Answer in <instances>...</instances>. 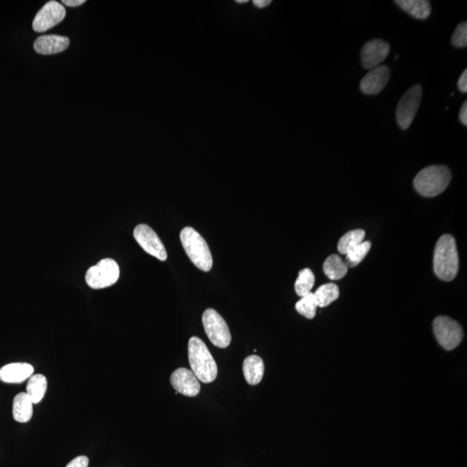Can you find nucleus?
<instances>
[{
  "instance_id": "obj_1",
  "label": "nucleus",
  "mask_w": 467,
  "mask_h": 467,
  "mask_svg": "<svg viewBox=\"0 0 467 467\" xmlns=\"http://www.w3.org/2000/svg\"><path fill=\"white\" fill-rule=\"evenodd\" d=\"M433 270L439 279L451 282L459 271V255L455 239L444 235L436 243L433 255Z\"/></svg>"
},
{
  "instance_id": "obj_2",
  "label": "nucleus",
  "mask_w": 467,
  "mask_h": 467,
  "mask_svg": "<svg viewBox=\"0 0 467 467\" xmlns=\"http://www.w3.org/2000/svg\"><path fill=\"white\" fill-rule=\"evenodd\" d=\"M188 356L192 372L205 383L214 382L218 376V365L203 340L192 337L188 343Z\"/></svg>"
},
{
  "instance_id": "obj_3",
  "label": "nucleus",
  "mask_w": 467,
  "mask_h": 467,
  "mask_svg": "<svg viewBox=\"0 0 467 467\" xmlns=\"http://www.w3.org/2000/svg\"><path fill=\"white\" fill-rule=\"evenodd\" d=\"M451 179L452 173L448 166H430L415 176L413 187L420 195L433 198L448 188Z\"/></svg>"
},
{
  "instance_id": "obj_4",
  "label": "nucleus",
  "mask_w": 467,
  "mask_h": 467,
  "mask_svg": "<svg viewBox=\"0 0 467 467\" xmlns=\"http://www.w3.org/2000/svg\"><path fill=\"white\" fill-rule=\"evenodd\" d=\"M180 240L187 255L196 268L209 272L212 268L213 259L209 246L203 236L192 227H186L180 233Z\"/></svg>"
},
{
  "instance_id": "obj_5",
  "label": "nucleus",
  "mask_w": 467,
  "mask_h": 467,
  "mask_svg": "<svg viewBox=\"0 0 467 467\" xmlns=\"http://www.w3.org/2000/svg\"><path fill=\"white\" fill-rule=\"evenodd\" d=\"M205 331L210 342L218 348H227L231 343L228 325L223 317L214 309H207L202 318Z\"/></svg>"
},
{
  "instance_id": "obj_6",
  "label": "nucleus",
  "mask_w": 467,
  "mask_h": 467,
  "mask_svg": "<svg viewBox=\"0 0 467 467\" xmlns=\"http://www.w3.org/2000/svg\"><path fill=\"white\" fill-rule=\"evenodd\" d=\"M119 277V268L112 259H103L86 273V282L93 289H102L115 284Z\"/></svg>"
},
{
  "instance_id": "obj_7",
  "label": "nucleus",
  "mask_w": 467,
  "mask_h": 467,
  "mask_svg": "<svg viewBox=\"0 0 467 467\" xmlns=\"http://www.w3.org/2000/svg\"><path fill=\"white\" fill-rule=\"evenodd\" d=\"M437 341L442 348L452 350L462 343L464 332L462 326L446 316H439L433 323Z\"/></svg>"
},
{
  "instance_id": "obj_8",
  "label": "nucleus",
  "mask_w": 467,
  "mask_h": 467,
  "mask_svg": "<svg viewBox=\"0 0 467 467\" xmlns=\"http://www.w3.org/2000/svg\"><path fill=\"white\" fill-rule=\"evenodd\" d=\"M422 89L413 85L403 95L397 106L396 119L400 128L408 129L412 124L422 102Z\"/></svg>"
},
{
  "instance_id": "obj_9",
  "label": "nucleus",
  "mask_w": 467,
  "mask_h": 467,
  "mask_svg": "<svg viewBox=\"0 0 467 467\" xmlns=\"http://www.w3.org/2000/svg\"><path fill=\"white\" fill-rule=\"evenodd\" d=\"M133 236L146 253L156 257L159 261H166L168 253H166L165 246L158 235L149 226L146 225L137 226L133 231Z\"/></svg>"
},
{
  "instance_id": "obj_10",
  "label": "nucleus",
  "mask_w": 467,
  "mask_h": 467,
  "mask_svg": "<svg viewBox=\"0 0 467 467\" xmlns=\"http://www.w3.org/2000/svg\"><path fill=\"white\" fill-rule=\"evenodd\" d=\"M66 16L65 8L56 1H49L40 10L33 20L32 27L36 32H43L61 23Z\"/></svg>"
},
{
  "instance_id": "obj_11",
  "label": "nucleus",
  "mask_w": 467,
  "mask_h": 467,
  "mask_svg": "<svg viewBox=\"0 0 467 467\" xmlns=\"http://www.w3.org/2000/svg\"><path fill=\"white\" fill-rule=\"evenodd\" d=\"M390 46L382 39H373L363 45L361 52L362 65L366 69L376 68L388 58Z\"/></svg>"
},
{
  "instance_id": "obj_12",
  "label": "nucleus",
  "mask_w": 467,
  "mask_h": 467,
  "mask_svg": "<svg viewBox=\"0 0 467 467\" xmlns=\"http://www.w3.org/2000/svg\"><path fill=\"white\" fill-rule=\"evenodd\" d=\"M171 383L176 391L189 397L198 396L201 385L194 373L188 369H176L171 376Z\"/></svg>"
},
{
  "instance_id": "obj_13",
  "label": "nucleus",
  "mask_w": 467,
  "mask_h": 467,
  "mask_svg": "<svg viewBox=\"0 0 467 467\" xmlns=\"http://www.w3.org/2000/svg\"><path fill=\"white\" fill-rule=\"evenodd\" d=\"M390 70L388 66L379 65L372 69L360 82V89L365 95H378L388 84Z\"/></svg>"
},
{
  "instance_id": "obj_14",
  "label": "nucleus",
  "mask_w": 467,
  "mask_h": 467,
  "mask_svg": "<svg viewBox=\"0 0 467 467\" xmlns=\"http://www.w3.org/2000/svg\"><path fill=\"white\" fill-rule=\"evenodd\" d=\"M34 373L33 366L27 363H12L0 369V381L6 383H21Z\"/></svg>"
},
{
  "instance_id": "obj_15",
  "label": "nucleus",
  "mask_w": 467,
  "mask_h": 467,
  "mask_svg": "<svg viewBox=\"0 0 467 467\" xmlns=\"http://www.w3.org/2000/svg\"><path fill=\"white\" fill-rule=\"evenodd\" d=\"M69 45V40L66 36L48 35L36 39L34 49L38 54L53 55L65 52Z\"/></svg>"
},
{
  "instance_id": "obj_16",
  "label": "nucleus",
  "mask_w": 467,
  "mask_h": 467,
  "mask_svg": "<svg viewBox=\"0 0 467 467\" xmlns=\"http://www.w3.org/2000/svg\"><path fill=\"white\" fill-rule=\"evenodd\" d=\"M242 372L249 385H257L264 375V363L259 356H249L243 362Z\"/></svg>"
},
{
  "instance_id": "obj_17",
  "label": "nucleus",
  "mask_w": 467,
  "mask_h": 467,
  "mask_svg": "<svg viewBox=\"0 0 467 467\" xmlns=\"http://www.w3.org/2000/svg\"><path fill=\"white\" fill-rule=\"evenodd\" d=\"M33 402L27 393L18 394L13 399L12 415L16 422L25 423L32 419Z\"/></svg>"
},
{
  "instance_id": "obj_18",
  "label": "nucleus",
  "mask_w": 467,
  "mask_h": 467,
  "mask_svg": "<svg viewBox=\"0 0 467 467\" xmlns=\"http://www.w3.org/2000/svg\"><path fill=\"white\" fill-rule=\"evenodd\" d=\"M395 3L417 19H426L431 14V5L426 0H396Z\"/></svg>"
},
{
  "instance_id": "obj_19",
  "label": "nucleus",
  "mask_w": 467,
  "mask_h": 467,
  "mask_svg": "<svg viewBox=\"0 0 467 467\" xmlns=\"http://www.w3.org/2000/svg\"><path fill=\"white\" fill-rule=\"evenodd\" d=\"M47 385V378L42 374H36L29 378L26 393L31 397L33 405L42 401L46 393Z\"/></svg>"
},
{
  "instance_id": "obj_20",
  "label": "nucleus",
  "mask_w": 467,
  "mask_h": 467,
  "mask_svg": "<svg viewBox=\"0 0 467 467\" xmlns=\"http://www.w3.org/2000/svg\"><path fill=\"white\" fill-rule=\"evenodd\" d=\"M323 269L326 276L332 280L342 279L348 272L345 262L338 255L329 256L323 263Z\"/></svg>"
},
{
  "instance_id": "obj_21",
  "label": "nucleus",
  "mask_w": 467,
  "mask_h": 467,
  "mask_svg": "<svg viewBox=\"0 0 467 467\" xmlns=\"http://www.w3.org/2000/svg\"><path fill=\"white\" fill-rule=\"evenodd\" d=\"M365 232L363 229H355L352 230L346 233L345 236H343L341 239L339 240L338 244V249L340 253L342 255H346L347 253L350 251L355 247L361 244V243L365 240Z\"/></svg>"
},
{
  "instance_id": "obj_22",
  "label": "nucleus",
  "mask_w": 467,
  "mask_h": 467,
  "mask_svg": "<svg viewBox=\"0 0 467 467\" xmlns=\"http://www.w3.org/2000/svg\"><path fill=\"white\" fill-rule=\"evenodd\" d=\"M315 296L319 308H326L339 298V286L334 283L323 285L317 289Z\"/></svg>"
},
{
  "instance_id": "obj_23",
  "label": "nucleus",
  "mask_w": 467,
  "mask_h": 467,
  "mask_svg": "<svg viewBox=\"0 0 467 467\" xmlns=\"http://www.w3.org/2000/svg\"><path fill=\"white\" fill-rule=\"evenodd\" d=\"M315 283V277L311 269H302L299 273L295 282V292L300 297L306 296L311 293Z\"/></svg>"
},
{
  "instance_id": "obj_24",
  "label": "nucleus",
  "mask_w": 467,
  "mask_h": 467,
  "mask_svg": "<svg viewBox=\"0 0 467 467\" xmlns=\"http://www.w3.org/2000/svg\"><path fill=\"white\" fill-rule=\"evenodd\" d=\"M370 248H372V242L365 241L347 253L345 261L347 268H355L360 264L368 255Z\"/></svg>"
},
{
  "instance_id": "obj_25",
  "label": "nucleus",
  "mask_w": 467,
  "mask_h": 467,
  "mask_svg": "<svg viewBox=\"0 0 467 467\" xmlns=\"http://www.w3.org/2000/svg\"><path fill=\"white\" fill-rule=\"evenodd\" d=\"M295 308L299 315L306 317V319H312L316 315L318 304H317L315 293L312 292L301 297V299L296 303Z\"/></svg>"
},
{
  "instance_id": "obj_26",
  "label": "nucleus",
  "mask_w": 467,
  "mask_h": 467,
  "mask_svg": "<svg viewBox=\"0 0 467 467\" xmlns=\"http://www.w3.org/2000/svg\"><path fill=\"white\" fill-rule=\"evenodd\" d=\"M452 43L457 48H466L467 46V23H459L452 36Z\"/></svg>"
},
{
  "instance_id": "obj_27",
  "label": "nucleus",
  "mask_w": 467,
  "mask_h": 467,
  "mask_svg": "<svg viewBox=\"0 0 467 467\" xmlns=\"http://www.w3.org/2000/svg\"><path fill=\"white\" fill-rule=\"evenodd\" d=\"M89 460L86 456H78L71 460L66 467H88Z\"/></svg>"
},
{
  "instance_id": "obj_28",
  "label": "nucleus",
  "mask_w": 467,
  "mask_h": 467,
  "mask_svg": "<svg viewBox=\"0 0 467 467\" xmlns=\"http://www.w3.org/2000/svg\"><path fill=\"white\" fill-rule=\"evenodd\" d=\"M458 88L462 93L467 92V69L464 70L458 82Z\"/></svg>"
},
{
  "instance_id": "obj_29",
  "label": "nucleus",
  "mask_w": 467,
  "mask_h": 467,
  "mask_svg": "<svg viewBox=\"0 0 467 467\" xmlns=\"http://www.w3.org/2000/svg\"><path fill=\"white\" fill-rule=\"evenodd\" d=\"M459 119L464 126H467V102H464L462 109H460Z\"/></svg>"
},
{
  "instance_id": "obj_30",
  "label": "nucleus",
  "mask_w": 467,
  "mask_h": 467,
  "mask_svg": "<svg viewBox=\"0 0 467 467\" xmlns=\"http://www.w3.org/2000/svg\"><path fill=\"white\" fill-rule=\"evenodd\" d=\"M62 3L70 8H76V6L84 4L85 0H63Z\"/></svg>"
},
{
  "instance_id": "obj_31",
  "label": "nucleus",
  "mask_w": 467,
  "mask_h": 467,
  "mask_svg": "<svg viewBox=\"0 0 467 467\" xmlns=\"http://www.w3.org/2000/svg\"><path fill=\"white\" fill-rule=\"evenodd\" d=\"M253 3V5H255L256 8H264L266 6H268L271 1H270V0H255Z\"/></svg>"
},
{
  "instance_id": "obj_32",
  "label": "nucleus",
  "mask_w": 467,
  "mask_h": 467,
  "mask_svg": "<svg viewBox=\"0 0 467 467\" xmlns=\"http://www.w3.org/2000/svg\"><path fill=\"white\" fill-rule=\"evenodd\" d=\"M248 2V0H238L236 3H238V4H243V3H247Z\"/></svg>"
}]
</instances>
